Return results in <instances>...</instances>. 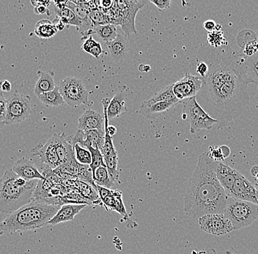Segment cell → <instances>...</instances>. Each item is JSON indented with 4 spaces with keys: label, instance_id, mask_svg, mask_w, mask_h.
<instances>
[{
    "label": "cell",
    "instance_id": "6da1fadb",
    "mask_svg": "<svg viewBox=\"0 0 258 254\" xmlns=\"http://www.w3.org/2000/svg\"><path fill=\"white\" fill-rule=\"evenodd\" d=\"M202 60L209 67L203 78L201 95L202 108L218 121V128H224L241 117L250 98L249 79L245 73L241 51L230 46L202 48Z\"/></svg>",
    "mask_w": 258,
    "mask_h": 254
},
{
    "label": "cell",
    "instance_id": "7a4b0ae2",
    "mask_svg": "<svg viewBox=\"0 0 258 254\" xmlns=\"http://www.w3.org/2000/svg\"><path fill=\"white\" fill-rule=\"evenodd\" d=\"M215 160L207 152L198 157V164L185 192L184 211L195 219L208 214H224L227 197L214 171Z\"/></svg>",
    "mask_w": 258,
    "mask_h": 254
},
{
    "label": "cell",
    "instance_id": "3957f363",
    "mask_svg": "<svg viewBox=\"0 0 258 254\" xmlns=\"http://www.w3.org/2000/svg\"><path fill=\"white\" fill-rule=\"evenodd\" d=\"M59 208L60 206L32 200L22 208L10 214L0 223V236L43 227L48 225V221L56 215Z\"/></svg>",
    "mask_w": 258,
    "mask_h": 254
},
{
    "label": "cell",
    "instance_id": "277c9868",
    "mask_svg": "<svg viewBox=\"0 0 258 254\" xmlns=\"http://www.w3.org/2000/svg\"><path fill=\"white\" fill-rule=\"evenodd\" d=\"M38 180L26 181L12 170L0 179V212L11 214L30 203L38 185Z\"/></svg>",
    "mask_w": 258,
    "mask_h": 254
},
{
    "label": "cell",
    "instance_id": "5b68a950",
    "mask_svg": "<svg viewBox=\"0 0 258 254\" xmlns=\"http://www.w3.org/2000/svg\"><path fill=\"white\" fill-rule=\"evenodd\" d=\"M224 215L231 222L234 230L243 229L257 220L258 205L228 197Z\"/></svg>",
    "mask_w": 258,
    "mask_h": 254
},
{
    "label": "cell",
    "instance_id": "8992f818",
    "mask_svg": "<svg viewBox=\"0 0 258 254\" xmlns=\"http://www.w3.org/2000/svg\"><path fill=\"white\" fill-rule=\"evenodd\" d=\"M183 120L190 123V133H196L201 130H211L218 121L212 118L198 104L197 97L188 99L183 105Z\"/></svg>",
    "mask_w": 258,
    "mask_h": 254
},
{
    "label": "cell",
    "instance_id": "52a82bcc",
    "mask_svg": "<svg viewBox=\"0 0 258 254\" xmlns=\"http://www.w3.org/2000/svg\"><path fill=\"white\" fill-rule=\"evenodd\" d=\"M59 92L64 103L71 107H77L82 104L90 107L93 103L88 99L89 91L82 80L75 77H68L58 83Z\"/></svg>",
    "mask_w": 258,
    "mask_h": 254
},
{
    "label": "cell",
    "instance_id": "ba28073f",
    "mask_svg": "<svg viewBox=\"0 0 258 254\" xmlns=\"http://www.w3.org/2000/svg\"><path fill=\"white\" fill-rule=\"evenodd\" d=\"M7 101L6 125L22 123L31 115L32 99L30 96L16 92L8 98Z\"/></svg>",
    "mask_w": 258,
    "mask_h": 254
},
{
    "label": "cell",
    "instance_id": "9c48e42d",
    "mask_svg": "<svg viewBox=\"0 0 258 254\" xmlns=\"http://www.w3.org/2000/svg\"><path fill=\"white\" fill-rule=\"evenodd\" d=\"M118 11V25L126 36L131 34L137 35L135 28V19L137 12L145 6L144 1H120L115 2Z\"/></svg>",
    "mask_w": 258,
    "mask_h": 254
},
{
    "label": "cell",
    "instance_id": "30bf717a",
    "mask_svg": "<svg viewBox=\"0 0 258 254\" xmlns=\"http://www.w3.org/2000/svg\"><path fill=\"white\" fill-rule=\"evenodd\" d=\"M201 230L213 235H225L233 231L231 222L224 214H208L198 219Z\"/></svg>",
    "mask_w": 258,
    "mask_h": 254
},
{
    "label": "cell",
    "instance_id": "8fae6325",
    "mask_svg": "<svg viewBox=\"0 0 258 254\" xmlns=\"http://www.w3.org/2000/svg\"><path fill=\"white\" fill-rule=\"evenodd\" d=\"M203 85V78L190 73L173 85V93L179 101L197 97L201 91Z\"/></svg>",
    "mask_w": 258,
    "mask_h": 254
},
{
    "label": "cell",
    "instance_id": "7c38bea8",
    "mask_svg": "<svg viewBox=\"0 0 258 254\" xmlns=\"http://www.w3.org/2000/svg\"><path fill=\"white\" fill-rule=\"evenodd\" d=\"M228 197L251 202L258 205L257 194L255 188L243 175H240L234 183Z\"/></svg>",
    "mask_w": 258,
    "mask_h": 254
},
{
    "label": "cell",
    "instance_id": "4fadbf2b",
    "mask_svg": "<svg viewBox=\"0 0 258 254\" xmlns=\"http://www.w3.org/2000/svg\"><path fill=\"white\" fill-rule=\"evenodd\" d=\"M31 154L34 156H38L41 160L42 164H46L52 170H55L61 165L56 153L52 136L46 141V144H39L33 148L31 150Z\"/></svg>",
    "mask_w": 258,
    "mask_h": 254
},
{
    "label": "cell",
    "instance_id": "5bb4252c",
    "mask_svg": "<svg viewBox=\"0 0 258 254\" xmlns=\"http://www.w3.org/2000/svg\"><path fill=\"white\" fill-rule=\"evenodd\" d=\"M214 171L217 175L218 181L225 189L227 195H228L229 192L233 187L234 183L241 174L222 162L215 161Z\"/></svg>",
    "mask_w": 258,
    "mask_h": 254
},
{
    "label": "cell",
    "instance_id": "9a60e30c",
    "mask_svg": "<svg viewBox=\"0 0 258 254\" xmlns=\"http://www.w3.org/2000/svg\"><path fill=\"white\" fill-rule=\"evenodd\" d=\"M55 145L56 153L59 157L61 165L70 163L76 160L74 146L69 140V136L64 133L54 134L52 136Z\"/></svg>",
    "mask_w": 258,
    "mask_h": 254
},
{
    "label": "cell",
    "instance_id": "2e32d148",
    "mask_svg": "<svg viewBox=\"0 0 258 254\" xmlns=\"http://www.w3.org/2000/svg\"><path fill=\"white\" fill-rule=\"evenodd\" d=\"M12 170L18 176L26 181H41L45 179L32 160H28L26 157H22L17 160L13 166Z\"/></svg>",
    "mask_w": 258,
    "mask_h": 254
},
{
    "label": "cell",
    "instance_id": "e0dca14e",
    "mask_svg": "<svg viewBox=\"0 0 258 254\" xmlns=\"http://www.w3.org/2000/svg\"><path fill=\"white\" fill-rule=\"evenodd\" d=\"M104 117L94 110L85 111L78 120V129L87 131L90 130L104 131Z\"/></svg>",
    "mask_w": 258,
    "mask_h": 254
},
{
    "label": "cell",
    "instance_id": "ac0fdd59",
    "mask_svg": "<svg viewBox=\"0 0 258 254\" xmlns=\"http://www.w3.org/2000/svg\"><path fill=\"white\" fill-rule=\"evenodd\" d=\"M109 54L114 62H120L130 50V45L126 35L122 31L117 33V36L114 41L106 43Z\"/></svg>",
    "mask_w": 258,
    "mask_h": 254
},
{
    "label": "cell",
    "instance_id": "d6986e66",
    "mask_svg": "<svg viewBox=\"0 0 258 254\" xmlns=\"http://www.w3.org/2000/svg\"><path fill=\"white\" fill-rule=\"evenodd\" d=\"M88 205H77V204H67L61 206L56 215L48 221V224L56 225L64 222L74 220V217L80 213Z\"/></svg>",
    "mask_w": 258,
    "mask_h": 254
},
{
    "label": "cell",
    "instance_id": "ffe728a7",
    "mask_svg": "<svg viewBox=\"0 0 258 254\" xmlns=\"http://www.w3.org/2000/svg\"><path fill=\"white\" fill-rule=\"evenodd\" d=\"M126 86H123L115 96L111 99L110 104L107 109V115L109 120H112L115 117H118L124 112H128V109L125 107V101L127 99Z\"/></svg>",
    "mask_w": 258,
    "mask_h": 254
},
{
    "label": "cell",
    "instance_id": "44dd1931",
    "mask_svg": "<svg viewBox=\"0 0 258 254\" xmlns=\"http://www.w3.org/2000/svg\"><path fill=\"white\" fill-rule=\"evenodd\" d=\"M179 101H169V102H159L151 106H142L140 107V113L145 118L156 119L162 117L167 113L169 109L175 107Z\"/></svg>",
    "mask_w": 258,
    "mask_h": 254
},
{
    "label": "cell",
    "instance_id": "7402d4cb",
    "mask_svg": "<svg viewBox=\"0 0 258 254\" xmlns=\"http://www.w3.org/2000/svg\"><path fill=\"white\" fill-rule=\"evenodd\" d=\"M39 78L35 83L34 93L38 96L43 93L54 91L56 83L54 81V73L52 71H38Z\"/></svg>",
    "mask_w": 258,
    "mask_h": 254
},
{
    "label": "cell",
    "instance_id": "603a6c76",
    "mask_svg": "<svg viewBox=\"0 0 258 254\" xmlns=\"http://www.w3.org/2000/svg\"><path fill=\"white\" fill-rule=\"evenodd\" d=\"M71 182H72V186H74V188L80 192L81 195L85 198L91 205H98L102 203L98 191L93 186L79 180L71 181Z\"/></svg>",
    "mask_w": 258,
    "mask_h": 254
},
{
    "label": "cell",
    "instance_id": "cb8c5ba5",
    "mask_svg": "<svg viewBox=\"0 0 258 254\" xmlns=\"http://www.w3.org/2000/svg\"><path fill=\"white\" fill-rule=\"evenodd\" d=\"M242 60L245 73L250 82L257 86L258 89V55L246 57L242 54Z\"/></svg>",
    "mask_w": 258,
    "mask_h": 254
},
{
    "label": "cell",
    "instance_id": "d4e9b609",
    "mask_svg": "<svg viewBox=\"0 0 258 254\" xmlns=\"http://www.w3.org/2000/svg\"><path fill=\"white\" fill-rule=\"evenodd\" d=\"M174 83H171L168 86L166 87L164 89L156 93L154 96L148 101H143L141 103L142 106H151L152 104L159 102H169V101H179L173 93Z\"/></svg>",
    "mask_w": 258,
    "mask_h": 254
},
{
    "label": "cell",
    "instance_id": "484cf974",
    "mask_svg": "<svg viewBox=\"0 0 258 254\" xmlns=\"http://www.w3.org/2000/svg\"><path fill=\"white\" fill-rule=\"evenodd\" d=\"M57 32L55 26L48 19H42L37 22L35 27V34L40 39H49L53 38Z\"/></svg>",
    "mask_w": 258,
    "mask_h": 254
},
{
    "label": "cell",
    "instance_id": "4316f807",
    "mask_svg": "<svg viewBox=\"0 0 258 254\" xmlns=\"http://www.w3.org/2000/svg\"><path fill=\"white\" fill-rule=\"evenodd\" d=\"M38 100L48 107H59L63 105L64 101L59 92V85L56 83L54 91L43 93L38 96Z\"/></svg>",
    "mask_w": 258,
    "mask_h": 254
},
{
    "label": "cell",
    "instance_id": "83f0119b",
    "mask_svg": "<svg viewBox=\"0 0 258 254\" xmlns=\"http://www.w3.org/2000/svg\"><path fill=\"white\" fill-rule=\"evenodd\" d=\"M93 181L96 186H101L110 190L114 189V183L111 181L106 166H101L97 168L93 175Z\"/></svg>",
    "mask_w": 258,
    "mask_h": 254
},
{
    "label": "cell",
    "instance_id": "f1b7e54d",
    "mask_svg": "<svg viewBox=\"0 0 258 254\" xmlns=\"http://www.w3.org/2000/svg\"><path fill=\"white\" fill-rule=\"evenodd\" d=\"M117 27L113 25L98 26L93 28V34H96L106 43L114 41L117 38Z\"/></svg>",
    "mask_w": 258,
    "mask_h": 254
},
{
    "label": "cell",
    "instance_id": "f546056e",
    "mask_svg": "<svg viewBox=\"0 0 258 254\" xmlns=\"http://www.w3.org/2000/svg\"><path fill=\"white\" fill-rule=\"evenodd\" d=\"M82 40H83L84 43H82V49L88 54L96 57V59H98L99 56L104 53V50L102 49L101 43L95 41L92 35Z\"/></svg>",
    "mask_w": 258,
    "mask_h": 254
},
{
    "label": "cell",
    "instance_id": "4dcf8cb0",
    "mask_svg": "<svg viewBox=\"0 0 258 254\" xmlns=\"http://www.w3.org/2000/svg\"><path fill=\"white\" fill-rule=\"evenodd\" d=\"M219 25H218L217 29L211 33H208V43L211 47L218 48L222 46H227L228 44L227 41H226L225 36H224V32L222 28L218 29Z\"/></svg>",
    "mask_w": 258,
    "mask_h": 254
},
{
    "label": "cell",
    "instance_id": "1f68e13d",
    "mask_svg": "<svg viewBox=\"0 0 258 254\" xmlns=\"http://www.w3.org/2000/svg\"><path fill=\"white\" fill-rule=\"evenodd\" d=\"M54 11H55L56 17L66 18L69 22V26H75L77 30L80 31L82 27V22L72 10L64 8L62 9H54Z\"/></svg>",
    "mask_w": 258,
    "mask_h": 254
},
{
    "label": "cell",
    "instance_id": "d6a6232c",
    "mask_svg": "<svg viewBox=\"0 0 258 254\" xmlns=\"http://www.w3.org/2000/svg\"><path fill=\"white\" fill-rule=\"evenodd\" d=\"M86 148L89 149L90 153H91L92 163L90 166L93 175L97 168L101 166H106V164H105L104 156H103L98 147H93L92 145H88Z\"/></svg>",
    "mask_w": 258,
    "mask_h": 254
},
{
    "label": "cell",
    "instance_id": "836d02e7",
    "mask_svg": "<svg viewBox=\"0 0 258 254\" xmlns=\"http://www.w3.org/2000/svg\"><path fill=\"white\" fill-rule=\"evenodd\" d=\"M207 153L212 160L217 162H222L230 155V149L227 146H211Z\"/></svg>",
    "mask_w": 258,
    "mask_h": 254
},
{
    "label": "cell",
    "instance_id": "e575fe53",
    "mask_svg": "<svg viewBox=\"0 0 258 254\" xmlns=\"http://www.w3.org/2000/svg\"><path fill=\"white\" fill-rule=\"evenodd\" d=\"M89 17L93 23V27L111 25L110 18L109 16L98 9L90 11Z\"/></svg>",
    "mask_w": 258,
    "mask_h": 254
},
{
    "label": "cell",
    "instance_id": "d590c367",
    "mask_svg": "<svg viewBox=\"0 0 258 254\" xmlns=\"http://www.w3.org/2000/svg\"><path fill=\"white\" fill-rule=\"evenodd\" d=\"M74 148L77 161L82 165H90L92 163V156L89 149L81 147L79 144H76Z\"/></svg>",
    "mask_w": 258,
    "mask_h": 254
},
{
    "label": "cell",
    "instance_id": "8d00e7d4",
    "mask_svg": "<svg viewBox=\"0 0 258 254\" xmlns=\"http://www.w3.org/2000/svg\"><path fill=\"white\" fill-rule=\"evenodd\" d=\"M113 195H114V201H115V206H114V211L120 213L125 219H128V216L124 206L123 201H122V194L121 191L118 190H113Z\"/></svg>",
    "mask_w": 258,
    "mask_h": 254
},
{
    "label": "cell",
    "instance_id": "74e56055",
    "mask_svg": "<svg viewBox=\"0 0 258 254\" xmlns=\"http://www.w3.org/2000/svg\"><path fill=\"white\" fill-rule=\"evenodd\" d=\"M195 71H196L197 74H198L197 75L204 78L205 77L208 75V73H209V65H208V64L206 63L205 61L200 59L199 62L197 64L196 70H195Z\"/></svg>",
    "mask_w": 258,
    "mask_h": 254
},
{
    "label": "cell",
    "instance_id": "f35d334b",
    "mask_svg": "<svg viewBox=\"0 0 258 254\" xmlns=\"http://www.w3.org/2000/svg\"><path fill=\"white\" fill-rule=\"evenodd\" d=\"M101 202L104 205L105 208L107 210H114L115 201H114V195H113V190L104 199H101Z\"/></svg>",
    "mask_w": 258,
    "mask_h": 254
},
{
    "label": "cell",
    "instance_id": "ab89813d",
    "mask_svg": "<svg viewBox=\"0 0 258 254\" xmlns=\"http://www.w3.org/2000/svg\"><path fill=\"white\" fill-rule=\"evenodd\" d=\"M7 99L4 95L0 92V122H4L7 114Z\"/></svg>",
    "mask_w": 258,
    "mask_h": 254
},
{
    "label": "cell",
    "instance_id": "60d3db41",
    "mask_svg": "<svg viewBox=\"0 0 258 254\" xmlns=\"http://www.w3.org/2000/svg\"><path fill=\"white\" fill-rule=\"evenodd\" d=\"M151 3L155 5L159 11H164L170 8V0H151Z\"/></svg>",
    "mask_w": 258,
    "mask_h": 254
},
{
    "label": "cell",
    "instance_id": "b9f144b4",
    "mask_svg": "<svg viewBox=\"0 0 258 254\" xmlns=\"http://www.w3.org/2000/svg\"><path fill=\"white\" fill-rule=\"evenodd\" d=\"M217 24L213 20L206 21L203 24V27L206 29V31H208V33L214 31L217 29Z\"/></svg>",
    "mask_w": 258,
    "mask_h": 254
},
{
    "label": "cell",
    "instance_id": "7bdbcfd3",
    "mask_svg": "<svg viewBox=\"0 0 258 254\" xmlns=\"http://www.w3.org/2000/svg\"><path fill=\"white\" fill-rule=\"evenodd\" d=\"M12 90V85L11 82L8 80H2L0 81V91L9 93Z\"/></svg>",
    "mask_w": 258,
    "mask_h": 254
},
{
    "label": "cell",
    "instance_id": "ee69618b",
    "mask_svg": "<svg viewBox=\"0 0 258 254\" xmlns=\"http://www.w3.org/2000/svg\"><path fill=\"white\" fill-rule=\"evenodd\" d=\"M34 12L35 14L38 15H43V14H46V15L49 17L51 15L49 10L44 6H38V7L34 8Z\"/></svg>",
    "mask_w": 258,
    "mask_h": 254
},
{
    "label": "cell",
    "instance_id": "f6af8a7d",
    "mask_svg": "<svg viewBox=\"0 0 258 254\" xmlns=\"http://www.w3.org/2000/svg\"><path fill=\"white\" fill-rule=\"evenodd\" d=\"M53 25L55 26L56 28L57 29L58 31H62V30H64V27H66V25L62 23V21H61L60 18L59 17H56L55 19H54V21L52 22Z\"/></svg>",
    "mask_w": 258,
    "mask_h": 254
},
{
    "label": "cell",
    "instance_id": "bcb514c9",
    "mask_svg": "<svg viewBox=\"0 0 258 254\" xmlns=\"http://www.w3.org/2000/svg\"><path fill=\"white\" fill-rule=\"evenodd\" d=\"M30 3L34 7H38V6H44L47 8L51 5V1H30Z\"/></svg>",
    "mask_w": 258,
    "mask_h": 254
},
{
    "label": "cell",
    "instance_id": "7dc6e473",
    "mask_svg": "<svg viewBox=\"0 0 258 254\" xmlns=\"http://www.w3.org/2000/svg\"><path fill=\"white\" fill-rule=\"evenodd\" d=\"M139 70L141 72H146L147 73V72H149L151 70V67L149 65L142 64V65L139 66Z\"/></svg>",
    "mask_w": 258,
    "mask_h": 254
},
{
    "label": "cell",
    "instance_id": "c3c4849f",
    "mask_svg": "<svg viewBox=\"0 0 258 254\" xmlns=\"http://www.w3.org/2000/svg\"><path fill=\"white\" fill-rule=\"evenodd\" d=\"M251 175H252L253 178H255L258 175V166L254 165L251 168Z\"/></svg>",
    "mask_w": 258,
    "mask_h": 254
},
{
    "label": "cell",
    "instance_id": "681fc988",
    "mask_svg": "<svg viewBox=\"0 0 258 254\" xmlns=\"http://www.w3.org/2000/svg\"><path fill=\"white\" fill-rule=\"evenodd\" d=\"M254 188H255L256 191H257V199H258V182L255 183V185H254Z\"/></svg>",
    "mask_w": 258,
    "mask_h": 254
},
{
    "label": "cell",
    "instance_id": "f907efd6",
    "mask_svg": "<svg viewBox=\"0 0 258 254\" xmlns=\"http://www.w3.org/2000/svg\"><path fill=\"white\" fill-rule=\"evenodd\" d=\"M6 125V123L4 122H0V129Z\"/></svg>",
    "mask_w": 258,
    "mask_h": 254
},
{
    "label": "cell",
    "instance_id": "816d5d0a",
    "mask_svg": "<svg viewBox=\"0 0 258 254\" xmlns=\"http://www.w3.org/2000/svg\"><path fill=\"white\" fill-rule=\"evenodd\" d=\"M254 179H255L256 181H257L258 182V175H257V177H256V178H254Z\"/></svg>",
    "mask_w": 258,
    "mask_h": 254
},
{
    "label": "cell",
    "instance_id": "f5cc1de1",
    "mask_svg": "<svg viewBox=\"0 0 258 254\" xmlns=\"http://www.w3.org/2000/svg\"><path fill=\"white\" fill-rule=\"evenodd\" d=\"M256 35H257V43H258V33H256ZM257 55H258V52H257Z\"/></svg>",
    "mask_w": 258,
    "mask_h": 254
},
{
    "label": "cell",
    "instance_id": "db71d44e",
    "mask_svg": "<svg viewBox=\"0 0 258 254\" xmlns=\"http://www.w3.org/2000/svg\"><path fill=\"white\" fill-rule=\"evenodd\" d=\"M192 254H195V253H194V251H193V253Z\"/></svg>",
    "mask_w": 258,
    "mask_h": 254
}]
</instances>
